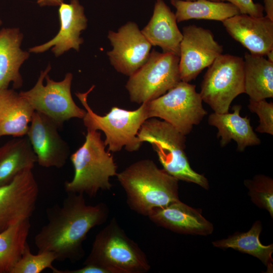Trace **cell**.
Listing matches in <instances>:
<instances>
[{
  "mask_svg": "<svg viewBox=\"0 0 273 273\" xmlns=\"http://www.w3.org/2000/svg\"><path fill=\"white\" fill-rule=\"evenodd\" d=\"M62 204L46 210L48 222L34 237L38 252H53L56 260L76 262L83 258V243L90 230L105 223L109 215L108 205L86 203L84 195L67 193Z\"/></svg>",
  "mask_w": 273,
  "mask_h": 273,
  "instance_id": "cell-1",
  "label": "cell"
},
{
  "mask_svg": "<svg viewBox=\"0 0 273 273\" xmlns=\"http://www.w3.org/2000/svg\"><path fill=\"white\" fill-rule=\"evenodd\" d=\"M116 176L125 192L128 207L140 215L148 216L153 209L179 200V180L152 160L137 161Z\"/></svg>",
  "mask_w": 273,
  "mask_h": 273,
  "instance_id": "cell-2",
  "label": "cell"
},
{
  "mask_svg": "<svg viewBox=\"0 0 273 273\" xmlns=\"http://www.w3.org/2000/svg\"><path fill=\"white\" fill-rule=\"evenodd\" d=\"M106 147L101 132L87 130L84 143L70 157L74 173L73 178L64 184L67 193L93 197L100 191L111 190L110 178L117 175V165Z\"/></svg>",
  "mask_w": 273,
  "mask_h": 273,
  "instance_id": "cell-3",
  "label": "cell"
},
{
  "mask_svg": "<svg viewBox=\"0 0 273 273\" xmlns=\"http://www.w3.org/2000/svg\"><path fill=\"white\" fill-rule=\"evenodd\" d=\"M83 264L96 265L107 273H146L151 268L144 251L115 217L96 235Z\"/></svg>",
  "mask_w": 273,
  "mask_h": 273,
  "instance_id": "cell-4",
  "label": "cell"
},
{
  "mask_svg": "<svg viewBox=\"0 0 273 273\" xmlns=\"http://www.w3.org/2000/svg\"><path fill=\"white\" fill-rule=\"evenodd\" d=\"M137 136L143 143L151 144L163 169L168 174L178 180L209 188L207 178L190 166L185 152L186 135L171 124L156 118L148 119L142 124Z\"/></svg>",
  "mask_w": 273,
  "mask_h": 273,
  "instance_id": "cell-5",
  "label": "cell"
},
{
  "mask_svg": "<svg viewBox=\"0 0 273 273\" xmlns=\"http://www.w3.org/2000/svg\"><path fill=\"white\" fill-rule=\"evenodd\" d=\"M93 85L85 93H75L86 110L83 122L87 130H101L105 135L104 141L108 151L119 152L123 147L130 152L136 151L143 143L138 138V131L142 124L149 119L146 103L135 110H127L113 107L105 115L95 113L87 103V97Z\"/></svg>",
  "mask_w": 273,
  "mask_h": 273,
  "instance_id": "cell-6",
  "label": "cell"
},
{
  "mask_svg": "<svg viewBox=\"0 0 273 273\" xmlns=\"http://www.w3.org/2000/svg\"><path fill=\"white\" fill-rule=\"evenodd\" d=\"M199 93L214 112H229L235 98L245 93L244 59L230 54L218 56L208 67Z\"/></svg>",
  "mask_w": 273,
  "mask_h": 273,
  "instance_id": "cell-7",
  "label": "cell"
},
{
  "mask_svg": "<svg viewBox=\"0 0 273 273\" xmlns=\"http://www.w3.org/2000/svg\"><path fill=\"white\" fill-rule=\"evenodd\" d=\"M51 69V66L49 64L44 70L41 71L34 86L19 94L28 101L35 111L47 116L61 128L64 123L71 118L82 119L86 110L79 107L72 98V74L67 73L62 80L56 81L48 75Z\"/></svg>",
  "mask_w": 273,
  "mask_h": 273,
  "instance_id": "cell-8",
  "label": "cell"
},
{
  "mask_svg": "<svg viewBox=\"0 0 273 273\" xmlns=\"http://www.w3.org/2000/svg\"><path fill=\"white\" fill-rule=\"evenodd\" d=\"M196 85L183 81L161 96L146 103L149 119L160 118L186 135L207 112Z\"/></svg>",
  "mask_w": 273,
  "mask_h": 273,
  "instance_id": "cell-9",
  "label": "cell"
},
{
  "mask_svg": "<svg viewBox=\"0 0 273 273\" xmlns=\"http://www.w3.org/2000/svg\"><path fill=\"white\" fill-rule=\"evenodd\" d=\"M179 57L153 49L145 64L129 76L125 87L131 102L142 104L165 94L181 81Z\"/></svg>",
  "mask_w": 273,
  "mask_h": 273,
  "instance_id": "cell-10",
  "label": "cell"
},
{
  "mask_svg": "<svg viewBox=\"0 0 273 273\" xmlns=\"http://www.w3.org/2000/svg\"><path fill=\"white\" fill-rule=\"evenodd\" d=\"M182 34L180 77L181 81L189 82L222 54L223 47L215 40L210 30L195 25L184 27Z\"/></svg>",
  "mask_w": 273,
  "mask_h": 273,
  "instance_id": "cell-11",
  "label": "cell"
},
{
  "mask_svg": "<svg viewBox=\"0 0 273 273\" xmlns=\"http://www.w3.org/2000/svg\"><path fill=\"white\" fill-rule=\"evenodd\" d=\"M39 191L31 169L24 170L11 182L0 186V232L30 218Z\"/></svg>",
  "mask_w": 273,
  "mask_h": 273,
  "instance_id": "cell-12",
  "label": "cell"
},
{
  "mask_svg": "<svg viewBox=\"0 0 273 273\" xmlns=\"http://www.w3.org/2000/svg\"><path fill=\"white\" fill-rule=\"evenodd\" d=\"M108 38L112 49L107 56L117 72L130 76L147 61L152 45L134 22H127L117 32L109 30Z\"/></svg>",
  "mask_w": 273,
  "mask_h": 273,
  "instance_id": "cell-13",
  "label": "cell"
},
{
  "mask_svg": "<svg viewBox=\"0 0 273 273\" xmlns=\"http://www.w3.org/2000/svg\"><path fill=\"white\" fill-rule=\"evenodd\" d=\"M59 128L50 118L34 111L26 135L40 166L60 168L66 163L69 147L60 135Z\"/></svg>",
  "mask_w": 273,
  "mask_h": 273,
  "instance_id": "cell-14",
  "label": "cell"
},
{
  "mask_svg": "<svg viewBox=\"0 0 273 273\" xmlns=\"http://www.w3.org/2000/svg\"><path fill=\"white\" fill-rule=\"evenodd\" d=\"M59 7L60 28L58 33L49 41L30 48L29 52L41 53L52 48L55 56L59 57L71 49L79 51L83 42V39L80 37L81 32L87 27L84 8L78 0L63 3Z\"/></svg>",
  "mask_w": 273,
  "mask_h": 273,
  "instance_id": "cell-15",
  "label": "cell"
},
{
  "mask_svg": "<svg viewBox=\"0 0 273 273\" xmlns=\"http://www.w3.org/2000/svg\"><path fill=\"white\" fill-rule=\"evenodd\" d=\"M222 24L229 35L250 54L264 56L273 50V21L265 16L240 14L228 18Z\"/></svg>",
  "mask_w": 273,
  "mask_h": 273,
  "instance_id": "cell-16",
  "label": "cell"
},
{
  "mask_svg": "<svg viewBox=\"0 0 273 273\" xmlns=\"http://www.w3.org/2000/svg\"><path fill=\"white\" fill-rule=\"evenodd\" d=\"M148 217L156 224L177 233L207 236L213 231L212 224L201 211L180 200L153 209Z\"/></svg>",
  "mask_w": 273,
  "mask_h": 273,
  "instance_id": "cell-17",
  "label": "cell"
},
{
  "mask_svg": "<svg viewBox=\"0 0 273 273\" xmlns=\"http://www.w3.org/2000/svg\"><path fill=\"white\" fill-rule=\"evenodd\" d=\"M141 32L152 46L159 47L163 53L179 57L183 34L178 28L175 14L164 0L156 1L153 15Z\"/></svg>",
  "mask_w": 273,
  "mask_h": 273,
  "instance_id": "cell-18",
  "label": "cell"
},
{
  "mask_svg": "<svg viewBox=\"0 0 273 273\" xmlns=\"http://www.w3.org/2000/svg\"><path fill=\"white\" fill-rule=\"evenodd\" d=\"M23 38L18 28L0 30V91L8 88L11 83L14 89L23 85L20 68L30 55L21 49Z\"/></svg>",
  "mask_w": 273,
  "mask_h": 273,
  "instance_id": "cell-19",
  "label": "cell"
},
{
  "mask_svg": "<svg viewBox=\"0 0 273 273\" xmlns=\"http://www.w3.org/2000/svg\"><path fill=\"white\" fill-rule=\"evenodd\" d=\"M241 106L234 105L232 113H218L214 112L208 117L210 125L217 130V137L220 138V145L223 147L232 140L237 143V150L243 152L249 146L259 145L260 139L254 131L247 116L240 115Z\"/></svg>",
  "mask_w": 273,
  "mask_h": 273,
  "instance_id": "cell-20",
  "label": "cell"
},
{
  "mask_svg": "<svg viewBox=\"0 0 273 273\" xmlns=\"http://www.w3.org/2000/svg\"><path fill=\"white\" fill-rule=\"evenodd\" d=\"M34 110L28 101L13 89L0 91V137L27 135Z\"/></svg>",
  "mask_w": 273,
  "mask_h": 273,
  "instance_id": "cell-21",
  "label": "cell"
},
{
  "mask_svg": "<svg viewBox=\"0 0 273 273\" xmlns=\"http://www.w3.org/2000/svg\"><path fill=\"white\" fill-rule=\"evenodd\" d=\"M37 157L27 135L16 137L0 147V186L11 182L25 169H32Z\"/></svg>",
  "mask_w": 273,
  "mask_h": 273,
  "instance_id": "cell-22",
  "label": "cell"
},
{
  "mask_svg": "<svg viewBox=\"0 0 273 273\" xmlns=\"http://www.w3.org/2000/svg\"><path fill=\"white\" fill-rule=\"evenodd\" d=\"M245 93L258 101L273 97V63L263 56L244 55Z\"/></svg>",
  "mask_w": 273,
  "mask_h": 273,
  "instance_id": "cell-23",
  "label": "cell"
},
{
  "mask_svg": "<svg viewBox=\"0 0 273 273\" xmlns=\"http://www.w3.org/2000/svg\"><path fill=\"white\" fill-rule=\"evenodd\" d=\"M175 8L177 22L191 19H204L223 22L228 18L240 14L233 4L210 0H170Z\"/></svg>",
  "mask_w": 273,
  "mask_h": 273,
  "instance_id": "cell-24",
  "label": "cell"
},
{
  "mask_svg": "<svg viewBox=\"0 0 273 273\" xmlns=\"http://www.w3.org/2000/svg\"><path fill=\"white\" fill-rule=\"evenodd\" d=\"M262 231L260 221H256L251 229L246 232H236L226 239L212 242L214 246L220 248H232L242 253L252 255L259 260L266 266L267 272H272L273 244L264 245L259 240Z\"/></svg>",
  "mask_w": 273,
  "mask_h": 273,
  "instance_id": "cell-25",
  "label": "cell"
},
{
  "mask_svg": "<svg viewBox=\"0 0 273 273\" xmlns=\"http://www.w3.org/2000/svg\"><path fill=\"white\" fill-rule=\"evenodd\" d=\"M30 228L27 218L0 232V273H11L22 256Z\"/></svg>",
  "mask_w": 273,
  "mask_h": 273,
  "instance_id": "cell-26",
  "label": "cell"
},
{
  "mask_svg": "<svg viewBox=\"0 0 273 273\" xmlns=\"http://www.w3.org/2000/svg\"><path fill=\"white\" fill-rule=\"evenodd\" d=\"M249 190L252 202L259 208L268 211L273 217V180L268 176L257 174L251 179L244 181Z\"/></svg>",
  "mask_w": 273,
  "mask_h": 273,
  "instance_id": "cell-27",
  "label": "cell"
},
{
  "mask_svg": "<svg viewBox=\"0 0 273 273\" xmlns=\"http://www.w3.org/2000/svg\"><path fill=\"white\" fill-rule=\"evenodd\" d=\"M56 260L55 254L51 251H43L33 254L26 243L22 256L12 270L11 273H40L46 268L52 270Z\"/></svg>",
  "mask_w": 273,
  "mask_h": 273,
  "instance_id": "cell-28",
  "label": "cell"
},
{
  "mask_svg": "<svg viewBox=\"0 0 273 273\" xmlns=\"http://www.w3.org/2000/svg\"><path fill=\"white\" fill-rule=\"evenodd\" d=\"M248 109L256 113L259 123L255 130L262 133L273 134V103L267 102L266 99L254 101L249 99Z\"/></svg>",
  "mask_w": 273,
  "mask_h": 273,
  "instance_id": "cell-29",
  "label": "cell"
},
{
  "mask_svg": "<svg viewBox=\"0 0 273 273\" xmlns=\"http://www.w3.org/2000/svg\"><path fill=\"white\" fill-rule=\"evenodd\" d=\"M218 2H228L236 6L241 14L260 17L263 16V6L255 3L253 0H217Z\"/></svg>",
  "mask_w": 273,
  "mask_h": 273,
  "instance_id": "cell-30",
  "label": "cell"
},
{
  "mask_svg": "<svg viewBox=\"0 0 273 273\" xmlns=\"http://www.w3.org/2000/svg\"><path fill=\"white\" fill-rule=\"evenodd\" d=\"M264 10L266 13L265 16L273 21V0H263Z\"/></svg>",
  "mask_w": 273,
  "mask_h": 273,
  "instance_id": "cell-31",
  "label": "cell"
},
{
  "mask_svg": "<svg viewBox=\"0 0 273 273\" xmlns=\"http://www.w3.org/2000/svg\"><path fill=\"white\" fill-rule=\"evenodd\" d=\"M64 0H37V3L40 7L59 6L64 3Z\"/></svg>",
  "mask_w": 273,
  "mask_h": 273,
  "instance_id": "cell-32",
  "label": "cell"
},
{
  "mask_svg": "<svg viewBox=\"0 0 273 273\" xmlns=\"http://www.w3.org/2000/svg\"><path fill=\"white\" fill-rule=\"evenodd\" d=\"M266 56H267V59L269 61L273 63V50L268 52Z\"/></svg>",
  "mask_w": 273,
  "mask_h": 273,
  "instance_id": "cell-33",
  "label": "cell"
},
{
  "mask_svg": "<svg viewBox=\"0 0 273 273\" xmlns=\"http://www.w3.org/2000/svg\"><path fill=\"white\" fill-rule=\"evenodd\" d=\"M184 1H195V0H184ZM210 1L218 2L217 0H210Z\"/></svg>",
  "mask_w": 273,
  "mask_h": 273,
  "instance_id": "cell-34",
  "label": "cell"
},
{
  "mask_svg": "<svg viewBox=\"0 0 273 273\" xmlns=\"http://www.w3.org/2000/svg\"><path fill=\"white\" fill-rule=\"evenodd\" d=\"M2 20L0 19V26L2 25Z\"/></svg>",
  "mask_w": 273,
  "mask_h": 273,
  "instance_id": "cell-35",
  "label": "cell"
}]
</instances>
